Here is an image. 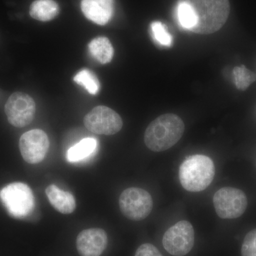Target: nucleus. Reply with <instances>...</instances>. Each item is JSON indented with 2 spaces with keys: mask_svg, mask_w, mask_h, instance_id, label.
<instances>
[{
  "mask_svg": "<svg viewBox=\"0 0 256 256\" xmlns=\"http://www.w3.org/2000/svg\"><path fill=\"white\" fill-rule=\"evenodd\" d=\"M184 129L182 120L176 114H162L146 128L144 143L153 152L168 150L181 139Z\"/></svg>",
  "mask_w": 256,
  "mask_h": 256,
  "instance_id": "nucleus-1",
  "label": "nucleus"
},
{
  "mask_svg": "<svg viewBox=\"0 0 256 256\" xmlns=\"http://www.w3.org/2000/svg\"><path fill=\"white\" fill-rule=\"evenodd\" d=\"M190 4L196 15V24L192 32L210 34L223 28L230 13L228 0H178Z\"/></svg>",
  "mask_w": 256,
  "mask_h": 256,
  "instance_id": "nucleus-2",
  "label": "nucleus"
},
{
  "mask_svg": "<svg viewBox=\"0 0 256 256\" xmlns=\"http://www.w3.org/2000/svg\"><path fill=\"white\" fill-rule=\"evenodd\" d=\"M215 176V166L210 158L195 154L186 158L180 168L178 176L182 186L188 192L206 190Z\"/></svg>",
  "mask_w": 256,
  "mask_h": 256,
  "instance_id": "nucleus-3",
  "label": "nucleus"
},
{
  "mask_svg": "<svg viewBox=\"0 0 256 256\" xmlns=\"http://www.w3.org/2000/svg\"><path fill=\"white\" fill-rule=\"evenodd\" d=\"M0 200L12 216L22 218L28 216L34 208V196L26 184H10L0 191Z\"/></svg>",
  "mask_w": 256,
  "mask_h": 256,
  "instance_id": "nucleus-4",
  "label": "nucleus"
},
{
  "mask_svg": "<svg viewBox=\"0 0 256 256\" xmlns=\"http://www.w3.org/2000/svg\"><path fill=\"white\" fill-rule=\"evenodd\" d=\"M119 206L126 218L139 222L150 214L153 200L150 194L143 188H128L120 196Z\"/></svg>",
  "mask_w": 256,
  "mask_h": 256,
  "instance_id": "nucleus-5",
  "label": "nucleus"
},
{
  "mask_svg": "<svg viewBox=\"0 0 256 256\" xmlns=\"http://www.w3.org/2000/svg\"><path fill=\"white\" fill-rule=\"evenodd\" d=\"M216 212L220 218L232 220L242 216L247 208V197L242 190L223 188L216 192L213 198Z\"/></svg>",
  "mask_w": 256,
  "mask_h": 256,
  "instance_id": "nucleus-6",
  "label": "nucleus"
},
{
  "mask_svg": "<svg viewBox=\"0 0 256 256\" xmlns=\"http://www.w3.org/2000/svg\"><path fill=\"white\" fill-rule=\"evenodd\" d=\"M162 244L171 255L184 256L194 244V230L190 222L180 220L170 227L163 236Z\"/></svg>",
  "mask_w": 256,
  "mask_h": 256,
  "instance_id": "nucleus-7",
  "label": "nucleus"
},
{
  "mask_svg": "<svg viewBox=\"0 0 256 256\" xmlns=\"http://www.w3.org/2000/svg\"><path fill=\"white\" fill-rule=\"evenodd\" d=\"M86 128L98 134L112 136L122 129L124 122L116 111L106 107L97 106L84 118Z\"/></svg>",
  "mask_w": 256,
  "mask_h": 256,
  "instance_id": "nucleus-8",
  "label": "nucleus"
},
{
  "mask_svg": "<svg viewBox=\"0 0 256 256\" xmlns=\"http://www.w3.org/2000/svg\"><path fill=\"white\" fill-rule=\"evenodd\" d=\"M5 114L12 126L24 128L33 121L36 112V104L31 96L24 92L12 94L4 107Z\"/></svg>",
  "mask_w": 256,
  "mask_h": 256,
  "instance_id": "nucleus-9",
  "label": "nucleus"
},
{
  "mask_svg": "<svg viewBox=\"0 0 256 256\" xmlns=\"http://www.w3.org/2000/svg\"><path fill=\"white\" fill-rule=\"evenodd\" d=\"M50 142L46 133L42 130H32L24 133L20 140V150L28 164H38L46 158Z\"/></svg>",
  "mask_w": 256,
  "mask_h": 256,
  "instance_id": "nucleus-10",
  "label": "nucleus"
},
{
  "mask_svg": "<svg viewBox=\"0 0 256 256\" xmlns=\"http://www.w3.org/2000/svg\"><path fill=\"white\" fill-rule=\"evenodd\" d=\"M107 246L108 236L104 229H86L77 236L76 248L80 256H100Z\"/></svg>",
  "mask_w": 256,
  "mask_h": 256,
  "instance_id": "nucleus-11",
  "label": "nucleus"
},
{
  "mask_svg": "<svg viewBox=\"0 0 256 256\" xmlns=\"http://www.w3.org/2000/svg\"><path fill=\"white\" fill-rule=\"evenodd\" d=\"M114 0H82V10L86 18L98 25H106L114 14Z\"/></svg>",
  "mask_w": 256,
  "mask_h": 256,
  "instance_id": "nucleus-12",
  "label": "nucleus"
},
{
  "mask_svg": "<svg viewBox=\"0 0 256 256\" xmlns=\"http://www.w3.org/2000/svg\"><path fill=\"white\" fill-rule=\"evenodd\" d=\"M46 194L52 206L60 213L70 214L75 210V198L69 192L60 190L55 184H50L46 188Z\"/></svg>",
  "mask_w": 256,
  "mask_h": 256,
  "instance_id": "nucleus-13",
  "label": "nucleus"
},
{
  "mask_svg": "<svg viewBox=\"0 0 256 256\" xmlns=\"http://www.w3.org/2000/svg\"><path fill=\"white\" fill-rule=\"evenodd\" d=\"M60 13L58 5L54 0H36L30 6V14L32 18L41 22H48L54 18Z\"/></svg>",
  "mask_w": 256,
  "mask_h": 256,
  "instance_id": "nucleus-14",
  "label": "nucleus"
},
{
  "mask_svg": "<svg viewBox=\"0 0 256 256\" xmlns=\"http://www.w3.org/2000/svg\"><path fill=\"white\" fill-rule=\"evenodd\" d=\"M90 54L99 63L106 64L112 60L114 47L110 40L106 37H98L90 42L88 45Z\"/></svg>",
  "mask_w": 256,
  "mask_h": 256,
  "instance_id": "nucleus-15",
  "label": "nucleus"
},
{
  "mask_svg": "<svg viewBox=\"0 0 256 256\" xmlns=\"http://www.w3.org/2000/svg\"><path fill=\"white\" fill-rule=\"evenodd\" d=\"M98 142L95 138H84L72 146L67 152L69 162H78L92 156L97 149Z\"/></svg>",
  "mask_w": 256,
  "mask_h": 256,
  "instance_id": "nucleus-16",
  "label": "nucleus"
},
{
  "mask_svg": "<svg viewBox=\"0 0 256 256\" xmlns=\"http://www.w3.org/2000/svg\"><path fill=\"white\" fill-rule=\"evenodd\" d=\"M176 15L178 24L182 28L188 31H193L196 26V18L190 4L184 2L178 1Z\"/></svg>",
  "mask_w": 256,
  "mask_h": 256,
  "instance_id": "nucleus-17",
  "label": "nucleus"
},
{
  "mask_svg": "<svg viewBox=\"0 0 256 256\" xmlns=\"http://www.w3.org/2000/svg\"><path fill=\"white\" fill-rule=\"evenodd\" d=\"M74 80L92 95H96L100 90V82L92 70L88 69L80 70L75 76Z\"/></svg>",
  "mask_w": 256,
  "mask_h": 256,
  "instance_id": "nucleus-18",
  "label": "nucleus"
},
{
  "mask_svg": "<svg viewBox=\"0 0 256 256\" xmlns=\"http://www.w3.org/2000/svg\"><path fill=\"white\" fill-rule=\"evenodd\" d=\"M233 76L236 87L240 90H246L250 84L256 80V74L244 65L235 67L233 70Z\"/></svg>",
  "mask_w": 256,
  "mask_h": 256,
  "instance_id": "nucleus-19",
  "label": "nucleus"
},
{
  "mask_svg": "<svg viewBox=\"0 0 256 256\" xmlns=\"http://www.w3.org/2000/svg\"><path fill=\"white\" fill-rule=\"evenodd\" d=\"M153 38L163 46L170 47L172 44L173 38L168 31L166 26L161 22H153L151 24Z\"/></svg>",
  "mask_w": 256,
  "mask_h": 256,
  "instance_id": "nucleus-20",
  "label": "nucleus"
},
{
  "mask_svg": "<svg viewBox=\"0 0 256 256\" xmlns=\"http://www.w3.org/2000/svg\"><path fill=\"white\" fill-rule=\"evenodd\" d=\"M242 256H256V228L246 236L242 248Z\"/></svg>",
  "mask_w": 256,
  "mask_h": 256,
  "instance_id": "nucleus-21",
  "label": "nucleus"
},
{
  "mask_svg": "<svg viewBox=\"0 0 256 256\" xmlns=\"http://www.w3.org/2000/svg\"><path fill=\"white\" fill-rule=\"evenodd\" d=\"M136 256H163L154 245L144 244L141 245L136 250Z\"/></svg>",
  "mask_w": 256,
  "mask_h": 256,
  "instance_id": "nucleus-22",
  "label": "nucleus"
}]
</instances>
